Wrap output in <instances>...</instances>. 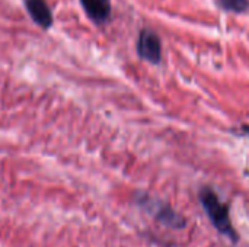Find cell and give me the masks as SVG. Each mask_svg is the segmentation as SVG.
<instances>
[{
    "instance_id": "obj_6",
    "label": "cell",
    "mask_w": 249,
    "mask_h": 247,
    "mask_svg": "<svg viewBox=\"0 0 249 247\" xmlns=\"http://www.w3.org/2000/svg\"><path fill=\"white\" fill-rule=\"evenodd\" d=\"M217 3L223 9L233 10V12H244L249 6L248 0H217Z\"/></svg>"
},
{
    "instance_id": "obj_2",
    "label": "cell",
    "mask_w": 249,
    "mask_h": 247,
    "mask_svg": "<svg viewBox=\"0 0 249 247\" xmlns=\"http://www.w3.org/2000/svg\"><path fill=\"white\" fill-rule=\"evenodd\" d=\"M137 51H139L142 58L152 61V63H158L160 60V54H162L159 36L149 29L143 31L140 33V38H139Z\"/></svg>"
},
{
    "instance_id": "obj_5",
    "label": "cell",
    "mask_w": 249,
    "mask_h": 247,
    "mask_svg": "<svg viewBox=\"0 0 249 247\" xmlns=\"http://www.w3.org/2000/svg\"><path fill=\"white\" fill-rule=\"evenodd\" d=\"M153 213H155L156 218L159 221H162L165 226H169V227H174V229H182L185 226L184 218L181 215H178L175 211H172L166 205H160L158 208L153 205Z\"/></svg>"
},
{
    "instance_id": "obj_1",
    "label": "cell",
    "mask_w": 249,
    "mask_h": 247,
    "mask_svg": "<svg viewBox=\"0 0 249 247\" xmlns=\"http://www.w3.org/2000/svg\"><path fill=\"white\" fill-rule=\"evenodd\" d=\"M200 201H201L209 218L214 224V227L222 234H225L229 239H232L233 242H236L238 234L235 233V230L232 227L231 217H229V208L225 202L220 201L217 194L214 191H212L210 188H203L200 192Z\"/></svg>"
},
{
    "instance_id": "obj_3",
    "label": "cell",
    "mask_w": 249,
    "mask_h": 247,
    "mask_svg": "<svg viewBox=\"0 0 249 247\" xmlns=\"http://www.w3.org/2000/svg\"><path fill=\"white\" fill-rule=\"evenodd\" d=\"M25 6L31 17L42 28H50L53 23V15L45 0H25Z\"/></svg>"
},
{
    "instance_id": "obj_4",
    "label": "cell",
    "mask_w": 249,
    "mask_h": 247,
    "mask_svg": "<svg viewBox=\"0 0 249 247\" xmlns=\"http://www.w3.org/2000/svg\"><path fill=\"white\" fill-rule=\"evenodd\" d=\"M88 16L96 23H102L109 17L111 3L109 0H80Z\"/></svg>"
},
{
    "instance_id": "obj_7",
    "label": "cell",
    "mask_w": 249,
    "mask_h": 247,
    "mask_svg": "<svg viewBox=\"0 0 249 247\" xmlns=\"http://www.w3.org/2000/svg\"><path fill=\"white\" fill-rule=\"evenodd\" d=\"M248 132H249V128H248Z\"/></svg>"
}]
</instances>
